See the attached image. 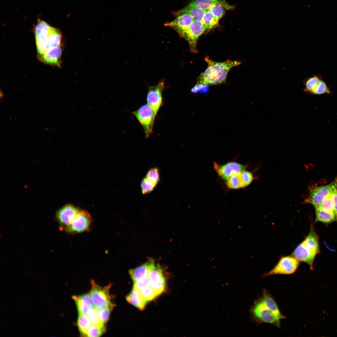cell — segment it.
Segmentation results:
<instances>
[{
	"label": "cell",
	"instance_id": "34",
	"mask_svg": "<svg viewBox=\"0 0 337 337\" xmlns=\"http://www.w3.org/2000/svg\"><path fill=\"white\" fill-rule=\"evenodd\" d=\"M150 286L149 279L148 276L134 282L133 289L139 291Z\"/></svg>",
	"mask_w": 337,
	"mask_h": 337
},
{
	"label": "cell",
	"instance_id": "3",
	"mask_svg": "<svg viewBox=\"0 0 337 337\" xmlns=\"http://www.w3.org/2000/svg\"><path fill=\"white\" fill-rule=\"evenodd\" d=\"M252 320L257 324L267 323L280 327V320L278 316L268 309L261 298L256 300L250 310Z\"/></svg>",
	"mask_w": 337,
	"mask_h": 337
},
{
	"label": "cell",
	"instance_id": "24",
	"mask_svg": "<svg viewBox=\"0 0 337 337\" xmlns=\"http://www.w3.org/2000/svg\"><path fill=\"white\" fill-rule=\"evenodd\" d=\"M87 315L91 325L97 326L105 330V324L102 322L100 315L99 309L93 306L88 312Z\"/></svg>",
	"mask_w": 337,
	"mask_h": 337
},
{
	"label": "cell",
	"instance_id": "23",
	"mask_svg": "<svg viewBox=\"0 0 337 337\" xmlns=\"http://www.w3.org/2000/svg\"><path fill=\"white\" fill-rule=\"evenodd\" d=\"M232 8V6L225 2L218 0L211 7L210 10L212 14L218 21L224 15L226 10Z\"/></svg>",
	"mask_w": 337,
	"mask_h": 337
},
{
	"label": "cell",
	"instance_id": "29",
	"mask_svg": "<svg viewBox=\"0 0 337 337\" xmlns=\"http://www.w3.org/2000/svg\"><path fill=\"white\" fill-rule=\"evenodd\" d=\"M321 80L319 77L316 76L307 79L304 82L305 91L311 94Z\"/></svg>",
	"mask_w": 337,
	"mask_h": 337
},
{
	"label": "cell",
	"instance_id": "4",
	"mask_svg": "<svg viewBox=\"0 0 337 337\" xmlns=\"http://www.w3.org/2000/svg\"><path fill=\"white\" fill-rule=\"evenodd\" d=\"M91 289L90 295L94 306L99 309L107 307H113L110 295V286L102 287L93 280L91 281Z\"/></svg>",
	"mask_w": 337,
	"mask_h": 337
},
{
	"label": "cell",
	"instance_id": "25",
	"mask_svg": "<svg viewBox=\"0 0 337 337\" xmlns=\"http://www.w3.org/2000/svg\"><path fill=\"white\" fill-rule=\"evenodd\" d=\"M179 11L189 13L194 20L201 22L206 11L188 6Z\"/></svg>",
	"mask_w": 337,
	"mask_h": 337
},
{
	"label": "cell",
	"instance_id": "37",
	"mask_svg": "<svg viewBox=\"0 0 337 337\" xmlns=\"http://www.w3.org/2000/svg\"><path fill=\"white\" fill-rule=\"evenodd\" d=\"M113 307L109 306L99 309L100 317L104 324L107 322L108 320L110 311Z\"/></svg>",
	"mask_w": 337,
	"mask_h": 337
},
{
	"label": "cell",
	"instance_id": "8",
	"mask_svg": "<svg viewBox=\"0 0 337 337\" xmlns=\"http://www.w3.org/2000/svg\"><path fill=\"white\" fill-rule=\"evenodd\" d=\"M148 261L149 268L148 276L150 281V286L159 295L165 291L166 280L159 265L155 264L151 259Z\"/></svg>",
	"mask_w": 337,
	"mask_h": 337
},
{
	"label": "cell",
	"instance_id": "18",
	"mask_svg": "<svg viewBox=\"0 0 337 337\" xmlns=\"http://www.w3.org/2000/svg\"><path fill=\"white\" fill-rule=\"evenodd\" d=\"M261 298L268 309L278 316L281 319L285 318V317L281 313L273 297L266 289H263L262 296Z\"/></svg>",
	"mask_w": 337,
	"mask_h": 337
},
{
	"label": "cell",
	"instance_id": "22",
	"mask_svg": "<svg viewBox=\"0 0 337 337\" xmlns=\"http://www.w3.org/2000/svg\"><path fill=\"white\" fill-rule=\"evenodd\" d=\"M149 266L148 261L133 269L129 270V273L134 282L148 276Z\"/></svg>",
	"mask_w": 337,
	"mask_h": 337
},
{
	"label": "cell",
	"instance_id": "39",
	"mask_svg": "<svg viewBox=\"0 0 337 337\" xmlns=\"http://www.w3.org/2000/svg\"><path fill=\"white\" fill-rule=\"evenodd\" d=\"M331 197L334 205L335 212L337 215V188L331 194Z\"/></svg>",
	"mask_w": 337,
	"mask_h": 337
},
{
	"label": "cell",
	"instance_id": "13",
	"mask_svg": "<svg viewBox=\"0 0 337 337\" xmlns=\"http://www.w3.org/2000/svg\"><path fill=\"white\" fill-rule=\"evenodd\" d=\"M164 85V82L162 81L155 85L149 87L147 96V104L152 109L155 116L162 105V93Z\"/></svg>",
	"mask_w": 337,
	"mask_h": 337
},
{
	"label": "cell",
	"instance_id": "27",
	"mask_svg": "<svg viewBox=\"0 0 337 337\" xmlns=\"http://www.w3.org/2000/svg\"><path fill=\"white\" fill-rule=\"evenodd\" d=\"M77 323L78 328L81 334L83 336H86L87 330L91 325L87 315L79 314Z\"/></svg>",
	"mask_w": 337,
	"mask_h": 337
},
{
	"label": "cell",
	"instance_id": "12",
	"mask_svg": "<svg viewBox=\"0 0 337 337\" xmlns=\"http://www.w3.org/2000/svg\"><path fill=\"white\" fill-rule=\"evenodd\" d=\"M81 209L69 204L65 205L57 211L56 218L62 230H64L69 225Z\"/></svg>",
	"mask_w": 337,
	"mask_h": 337
},
{
	"label": "cell",
	"instance_id": "9",
	"mask_svg": "<svg viewBox=\"0 0 337 337\" xmlns=\"http://www.w3.org/2000/svg\"><path fill=\"white\" fill-rule=\"evenodd\" d=\"M337 188V179L328 185L310 187L309 196L305 200V202L310 203L315 207L331 194Z\"/></svg>",
	"mask_w": 337,
	"mask_h": 337
},
{
	"label": "cell",
	"instance_id": "21",
	"mask_svg": "<svg viewBox=\"0 0 337 337\" xmlns=\"http://www.w3.org/2000/svg\"><path fill=\"white\" fill-rule=\"evenodd\" d=\"M315 222H320L328 224L337 222V215L335 212L327 211L320 209H315Z\"/></svg>",
	"mask_w": 337,
	"mask_h": 337
},
{
	"label": "cell",
	"instance_id": "20",
	"mask_svg": "<svg viewBox=\"0 0 337 337\" xmlns=\"http://www.w3.org/2000/svg\"><path fill=\"white\" fill-rule=\"evenodd\" d=\"M126 298L128 303L141 310L144 309L147 303L142 297L140 291L134 289Z\"/></svg>",
	"mask_w": 337,
	"mask_h": 337
},
{
	"label": "cell",
	"instance_id": "19",
	"mask_svg": "<svg viewBox=\"0 0 337 337\" xmlns=\"http://www.w3.org/2000/svg\"><path fill=\"white\" fill-rule=\"evenodd\" d=\"M312 225L311 226L308 236L303 241L308 248L317 255L320 252L319 238Z\"/></svg>",
	"mask_w": 337,
	"mask_h": 337
},
{
	"label": "cell",
	"instance_id": "2",
	"mask_svg": "<svg viewBox=\"0 0 337 337\" xmlns=\"http://www.w3.org/2000/svg\"><path fill=\"white\" fill-rule=\"evenodd\" d=\"M205 59L208 63L207 68L198 77L197 84L208 85L224 83L229 70L241 64L239 61L230 60L222 62H216L211 60L208 56Z\"/></svg>",
	"mask_w": 337,
	"mask_h": 337
},
{
	"label": "cell",
	"instance_id": "17",
	"mask_svg": "<svg viewBox=\"0 0 337 337\" xmlns=\"http://www.w3.org/2000/svg\"><path fill=\"white\" fill-rule=\"evenodd\" d=\"M79 314L86 315L88 311L93 306V304L90 294L73 296Z\"/></svg>",
	"mask_w": 337,
	"mask_h": 337
},
{
	"label": "cell",
	"instance_id": "32",
	"mask_svg": "<svg viewBox=\"0 0 337 337\" xmlns=\"http://www.w3.org/2000/svg\"><path fill=\"white\" fill-rule=\"evenodd\" d=\"M145 177L157 185L160 180L159 169L157 168H151L147 172Z\"/></svg>",
	"mask_w": 337,
	"mask_h": 337
},
{
	"label": "cell",
	"instance_id": "33",
	"mask_svg": "<svg viewBox=\"0 0 337 337\" xmlns=\"http://www.w3.org/2000/svg\"><path fill=\"white\" fill-rule=\"evenodd\" d=\"M331 93L330 90L325 83L321 80L311 94L320 95L324 94H330Z\"/></svg>",
	"mask_w": 337,
	"mask_h": 337
},
{
	"label": "cell",
	"instance_id": "26",
	"mask_svg": "<svg viewBox=\"0 0 337 337\" xmlns=\"http://www.w3.org/2000/svg\"><path fill=\"white\" fill-rule=\"evenodd\" d=\"M218 21L212 13L210 8L206 10L201 22L207 31L218 25Z\"/></svg>",
	"mask_w": 337,
	"mask_h": 337
},
{
	"label": "cell",
	"instance_id": "14",
	"mask_svg": "<svg viewBox=\"0 0 337 337\" xmlns=\"http://www.w3.org/2000/svg\"><path fill=\"white\" fill-rule=\"evenodd\" d=\"M253 177L251 172L244 170L227 180L226 184L229 189H238L249 185L253 181Z\"/></svg>",
	"mask_w": 337,
	"mask_h": 337
},
{
	"label": "cell",
	"instance_id": "30",
	"mask_svg": "<svg viewBox=\"0 0 337 337\" xmlns=\"http://www.w3.org/2000/svg\"><path fill=\"white\" fill-rule=\"evenodd\" d=\"M331 194L328 196L319 204L315 206V209H320L335 213Z\"/></svg>",
	"mask_w": 337,
	"mask_h": 337
},
{
	"label": "cell",
	"instance_id": "6",
	"mask_svg": "<svg viewBox=\"0 0 337 337\" xmlns=\"http://www.w3.org/2000/svg\"><path fill=\"white\" fill-rule=\"evenodd\" d=\"M299 265V261L292 255L282 256L274 267L263 274L262 276L292 274L296 271Z\"/></svg>",
	"mask_w": 337,
	"mask_h": 337
},
{
	"label": "cell",
	"instance_id": "38",
	"mask_svg": "<svg viewBox=\"0 0 337 337\" xmlns=\"http://www.w3.org/2000/svg\"><path fill=\"white\" fill-rule=\"evenodd\" d=\"M208 90L207 85L196 84V85L192 89L191 91L193 92L196 93L198 91L205 92Z\"/></svg>",
	"mask_w": 337,
	"mask_h": 337
},
{
	"label": "cell",
	"instance_id": "36",
	"mask_svg": "<svg viewBox=\"0 0 337 337\" xmlns=\"http://www.w3.org/2000/svg\"><path fill=\"white\" fill-rule=\"evenodd\" d=\"M105 330L97 326L91 325L88 329L86 336L99 337L105 332Z\"/></svg>",
	"mask_w": 337,
	"mask_h": 337
},
{
	"label": "cell",
	"instance_id": "28",
	"mask_svg": "<svg viewBox=\"0 0 337 337\" xmlns=\"http://www.w3.org/2000/svg\"><path fill=\"white\" fill-rule=\"evenodd\" d=\"M218 0H194L190 3L188 6L207 10L215 4Z\"/></svg>",
	"mask_w": 337,
	"mask_h": 337
},
{
	"label": "cell",
	"instance_id": "11",
	"mask_svg": "<svg viewBox=\"0 0 337 337\" xmlns=\"http://www.w3.org/2000/svg\"><path fill=\"white\" fill-rule=\"evenodd\" d=\"M213 168L219 176L226 181L237 174L244 171L245 165L235 162H230L223 164L213 163Z\"/></svg>",
	"mask_w": 337,
	"mask_h": 337
},
{
	"label": "cell",
	"instance_id": "31",
	"mask_svg": "<svg viewBox=\"0 0 337 337\" xmlns=\"http://www.w3.org/2000/svg\"><path fill=\"white\" fill-rule=\"evenodd\" d=\"M144 299L147 302L152 300L159 295L150 286L140 291Z\"/></svg>",
	"mask_w": 337,
	"mask_h": 337
},
{
	"label": "cell",
	"instance_id": "7",
	"mask_svg": "<svg viewBox=\"0 0 337 337\" xmlns=\"http://www.w3.org/2000/svg\"><path fill=\"white\" fill-rule=\"evenodd\" d=\"M132 113L142 125L145 137L147 138L153 132V124L156 116L153 110L148 104H146L141 106Z\"/></svg>",
	"mask_w": 337,
	"mask_h": 337
},
{
	"label": "cell",
	"instance_id": "35",
	"mask_svg": "<svg viewBox=\"0 0 337 337\" xmlns=\"http://www.w3.org/2000/svg\"><path fill=\"white\" fill-rule=\"evenodd\" d=\"M156 185L151 182L146 177L142 180L141 183V187L143 194L148 193L152 192Z\"/></svg>",
	"mask_w": 337,
	"mask_h": 337
},
{
	"label": "cell",
	"instance_id": "10",
	"mask_svg": "<svg viewBox=\"0 0 337 337\" xmlns=\"http://www.w3.org/2000/svg\"><path fill=\"white\" fill-rule=\"evenodd\" d=\"M92 219L86 211L81 209L80 212L69 225L64 230L71 234L87 232L90 228Z\"/></svg>",
	"mask_w": 337,
	"mask_h": 337
},
{
	"label": "cell",
	"instance_id": "16",
	"mask_svg": "<svg viewBox=\"0 0 337 337\" xmlns=\"http://www.w3.org/2000/svg\"><path fill=\"white\" fill-rule=\"evenodd\" d=\"M174 15L177 16L175 19L166 23L164 25L172 28L177 32L187 28L194 20L191 15L186 12L178 11L174 12Z\"/></svg>",
	"mask_w": 337,
	"mask_h": 337
},
{
	"label": "cell",
	"instance_id": "5",
	"mask_svg": "<svg viewBox=\"0 0 337 337\" xmlns=\"http://www.w3.org/2000/svg\"><path fill=\"white\" fill-rule=\"evenodd\" d=\"M205 31V27L200 22L193 20L186 29L178 32L180 37L185 39L188 42L190 51L198 52L197 46V40L199 37Z\"/></svg>",
	"mask_w": 337,
	"mask_h": 337
},
{
	"label": "cell",
	"instance_id": "1",
	"mask_svg": "<svg viewBox=\"0 0 337 337\" xmlns=\"http://www.w3.org/2000/svg\"><path fill=\"white\" fill-rule=\"evenodd\" d=\"M34 32L37 56L62 47V36L60 31L45 22L38 19Z\"/></svg>",
	"mask_w": 337,
	"mask_h": 337
},
{
	"label": "cell",
	"instance_id": "15",
	"mask_svg": "<svg viewBox=\"0 0 337 337\" xmlns=\"http://www.w3.org/2000/svg\"><path fill=\"white\" fill-rule=\"evenodd\" d=\"M299 261L304 262L313 270V262L316 255L304 243L301 242L295 248L291 255Z\"/></svg>",
	"mask_w": 337,
	"mask_h": 337
}]
</instances>
